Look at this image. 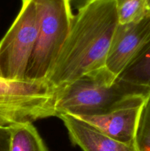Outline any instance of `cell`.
<instances>
[{
    "label": "cell",
    "instance_id": "cell-14",
    "mask_svg": "<svg viewBox=\"0 0 150 151\" xmlns=\"http://www.w3.org/2000/svg\"><path fill=\"white\" fill-rule=\"evenodd\" d=\"M146 3L147 9L149 10V13H150V0H146Z\"/></svg>",
    "mask_w": 150,
    "mask_h": 151
},
{
    "label": "cell",
    "instance_id": "cell-7",
    "mask_svg": "<svg viewBox=\"0 0 150 151\" xmlns=\"http://www.w3.org/2000/svg\"><path fill=\"white\" fill-rule=\"evenodd\" d=\"M146 100L140 97L126 106L104 114L76 117L93 125L113 139L124 143H134L140 115Z\"/></svg>",
    "mask_w": 150,
    "mask_h": 151
},
{
    "label": "cell",
    "instance_id": "cell-4",
    "mask_svg": "<svg viewBox=\"0 0 150 151\" xmlns=\"http://www.w3.org/2000/svg\"><path fill=\"white\" fill-rule=\"evenodd\" d=\"M57 90L48 81L0 79V127L57 116Z\"/></svg>",
    "mask_w": 150,
    "mask_h": 151
},
{
    "label": "cell",
    "instance_id": "cell-2",
    "mask_svg": "<svg viewBox=\"0 0 150 151\" xmlns=\"http://www.w3.org/2000/svg\"><path fill=\"white\" fill-rule=\"evenodd\" d=\"M140 97H144L135 87L118 80L104 66L57 89L56 116L104 114Z\"/></svg>",
    "mask_w": 150,
    "mask_h": 151
},
{
    "label": "cell",
    "instance_id": "cell-8",
    "mask_svg": "<svg viewBox=\"0 0 150 151\" xmlns=\"http://www.w3.org/2000/svg\"><path fill=\"white\" fill-rule=\"evenodd\" d=\"M74 145L83 151H138L134 143L113 139L82 119L67 114H59Z\"/></svg>",
    "mask_w": 150,
    "mask_h": 151
},
{
    "label": "cell",
    "instance_id": "cell-5",
    "mask_svg": "<svg viewBox=\"0 0 150 151\" xmlns=\"http://www.w3.org/2000/svg\"><path fill=\"white\" fill-rule=\"evenodd\" d=\"M38 29L35 3L33 0H24L17 17L0 41V79L25 81Z\"/></svg>",
    "mask_w": 150,
    "mask_h": 151
},
{
    "label": "cell",
    "instance_id": "cell-13",
    "mask_svg": "<svg viewBox=\"0 0 150 151\" xmlns=\"http://www.w3.org/2000/svg\"><path fill=\"white\" fill-rule=\"evenodd\" d=\"M10 140V128L0 127V151H9Z\"/></svg>",
    "mask_w": 150,
    "mask_h": 151
},
{
    "label": "cell",
    "instance_id": "cell-9",
    "mask_svg": "<svg viewBox=\"0 0 150 151\" xmlns=\"http://www.w3.org/2000/svg\"><path fill=\"white\" fill-rule=\"evenodd\" d=\"M117 79L135 87L144 98L150 97V40Z\"/></svg>",
    "mask_w": 150,
    "mask_h": 151
},
{
    "label": "cell",
    "instance_id": "cell-10",
    "mask_svg": "<svg viewBox=\"0 0 150 151\" xmlns=\"http://www.w3.org/2000/svg\"><path fill=\"white\" fill-rule=\"evenodd\" d=\"M9 151H49L36 128L31 122L10 127Z\"/></svg>",
    "mask_w": 150,
    "mask_h": 151
},
{
    "label": "cell",
    "instance_id": "cell-6",
    "mask_svg": "<svg viewBox=\"0 0 150 151\" xmlns=\"http://www.w3.org/2000/svg\"><path fill=\"white\" fill-rule=\"evenodd\" d=\"M150 40V13L133 23L119 24L105 67L117 78Z\"/></svg>",
    "mask_w": 150,
    "mask_h": 151
},
{
    "label": "cell",
    "instance_id": "cell-15",
    "mask_svg": "<svg viewBox=\"0 0 150 151\" xmlns=\"http://www.w3.org/2000/svg\"><path fill=\"white\" fill-rule=\"evenodd\" d=\"M78 1H82V2H83V3H82V5H83L84 4H85V3H86L87 1H89V0H78Z\"/></svg>",
    "mask_w": 150,
    "mask_h": 151
},
{
    "label": "cell",
    "instance_id": "cell-11",
    "mask_svg": "<svg viewBox=\"0 0 150 151\" xmlns=\"http://www.w3.org/2000/svg\"><path fill=\"white\" fill-rule=\"evenodd\" d=\"M119 23H133L141 20L148 15L146 0H115Z\"/></svg>",
    "mask_w": 150,
    "mask_h": 151
},
{
    "label": "cell",
    "instance_id": "cell-16",
    "mask_svg": "<svg viewBox=\"0 0 150 151\" xmlns=\"http://www.w3.org/2000/svg\"><path fill=\"white\" fill-rule=\"evenodd\" d=\"M22 1H24V0H22Z\"/></svg>",
    "mask_w": 150,
    "mask_h": 151
},
{
    "label": "cell",
    "instance_id": "cell-12",
    "mask_svg": "<svg viewBox=\"0 0 150 151\" xmlns=\"http://www.w3.org/2000/svg\"><path fill=\"white\" fill-rule=\"evenodd\" d=\"M135 144L138 151H150V97L146 100L141 110Z\"/></svg>",
    "mask_w": 150,
    "mask_h": 151
},
{
    "label": "cell",
    "instance_id": "cell-1",
    "mask_svg": "<svg viewBox=\"0 0 150 151\" xmlns=\"http://www.w3.org/2000/svg\"><path fill=\"white\" fill-rule=\"evenodd\" d=\"M119 24L115 0H89L81 6L46 81L57 90L104 67Z\"/></svg>",
    "mask_w": 150,
    "mask_h": 151
},
{
    "label": "cell",
    "instance_id": "cell-3",
    "mask_svg": "<svg viewBox=\"0 0 150 151\" xmlns=\"http://www.w3.org/2000/svg\"><path fill=\"white\" fill-rule=\"evenodd\" d=\"M38 19L36 43L25 81H46L70 32L71 0H33Z\"/></svg>",
    "mask_w": 150,
    "mask_h": 151
}]
</instances>
